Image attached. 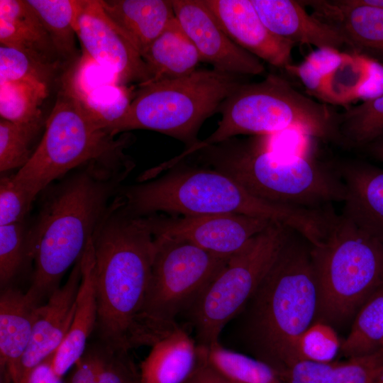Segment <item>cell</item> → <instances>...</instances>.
<instances>
[{
  "mask_svg": "<svg viewBox=\"0 0 383 383\" xmlns=\"http://www.w3.org/2000/svg\"><path fill=\"white\" fill-rule=\"evenodd\" d=\"M318 302L311 244L291 230L254 294L223 330L228 342L236 341L277 372L302 359L300 339L316 321Z\"/></svg>",
  "mask_w": 383,
  "mask_h": 383,
  "instance_id": "cell-3",
  "label": "cell"
},
{
  "mask_svg": "<svg viewBox=\"0 0 383 383\" xmlns=\"http://www.w3.org/2000/svg\"><path fill=\"white\" fill-rule=\"evenodd\" d=\"M383 94V65L368 58L367 78L357 93V99L363 101Z\"/></svg>",
  "mask_w": 383,
  "mask_h": 383,
  "instance_id": "cell-42",
  "label": "cell"
},
{
  "mask_svg": "<svg viewBox=\"0 0 383 383\" xmlns=\"http://www.w3.org/2000/svg\"><path fill=\"white\" fill-rule=\"evenodd\" d=\"M65 62L77 55L75 23L83 0H26Z\"/></svg>",
  "mask_w": 383,
  "mask_h": 383,
  "instance_id": "cell-26",
  "label": "cell"
},
{
  "mask_svg": "<svg viewBox=\"0 0 383 383\" xmlns=\"http://www.w3.org/2000/svg\"><path fill=\"white\" fill-rule=\"evenodd\" d=\"M348 53L331 48H316L303 62L314 79L323 86L324 80L343 62Z\"/></svg>",
  "mask_w": 383,
  "mask_h": 383,
  "instance_id": "cell-41",
  "label": "cell"
},
{
  "mask_svg": "<svg viewBox=\"0 0 383 383\" xmlns=\"http://www.w3.org/2000/svg\"><path fill=\"white\" fill-rule=\"evenodd\" d=\"M340 344L334 328L328 323L317 321L301 336L300 354L302 359L329 362L334 361Z\"/></svg>",
  "mask_w": 383,
  "mask_h": 383,
  "instance_id": "cell-36",
  "label": "cell"
},
{
  "mask_svg": "<svg viewBox=\"0 0 383 383\" xmlns=\"http://www.w3.org/2000/svg\"><path fill=\"white\" fill-rule=\"evenodd\" d=\"M44 128L30 160L14 174L35 199L53 181L90 162L134 167L124 152L131 136L116 138L104 130L101 116L71 82L59 89Z\"/></svg>",
  "mask_w": 383,
  "mask_h": 383,
  "instance_id": "cell-6",
  "label": "cell"
},
{
  "mask_svg": "<svg viewBox=\"0 0 383 383\" xmlns=\"http://www.w3.org/2000/svg\"><path fill=\"white\" fill-rule=\"evenodd\" d=\"M311 256L318 286L316 321L347 323L383 284V245L343 214H336L319 245H311Z\"/></svg>",
  "mask_w": 383,
  "mask_h": 383,
  "instance_id": "cell-9",
  "label": "cell"
},
{
  "mask_svg": "<svg viewBox=\"0 0 383 383\" xmlns=\"http://www.w3.org/2000/svg\"><path fill=\"white\" fill-rule=\"evenodd\" d=\"M198 346V345H197ZM184 383H234L223 377L207 362L198 346V362L195 370Z\"/></svg>",
  "mask_w": 383,
  "mask_h": 383,
  "instance_id": "cell-43",
  "label": "cell"
},
{
  "mask_svg": "<svg viewBox=\"0 0 383 383\" xmlns=\"http://www.w3.org/2000/svg\"><path fill=\"white\" fill-rule=\"evenodd\" d=\"M217 21L238 45L271 65L286 69L293 64L294 44L271 33L250 0H204Z\"/></svg>",
  "mask_w": 383,
  "mask_h": 383,
  "instance_id": "cell-17",
  "label": "cell"
},
{
  "mask_svg": "<svg viewBox=\"0 0 383 383\" xmlns=\"http://www.w3.org/2000/svg\"><path fill=\"white\" fill-rule=\"evenodd\" d=\"M81 257L74 265L65 284L39 306L31 338L18 365L14 383H23L36 367L56 353L66 337L74 314L82 279Z\"/></svg>",
  "mask_w": 383,
  "mask_h": 383,
  "instance_id": "cell-15",
  "label": "cell"
},
{
  "mask_svg": "<svg viewBox=\"0 0 383 383\" xmlns=\"http://www.w3.org/2000/svg\"><path fill=\"white\" fill-rule=\"evenodd\" d=\"M383 360L376 353L373 355L340 362L328 383H371Z\"/></svg>",
  "mask_w": 383,
  "mask_h": 383,
  "instance_id": "cell-38",
  "label": "cell"
},
{
  "mask_svg": "<svg viewBox=\"0 0 383 383\" xmlns=\"http://www.w3.org/2000/svg\"><path fill=\"white\" fill-rule=\"evenodd\" d=\"M182 159L220 171L256 197L277 204L321 209L343 203L346 195L334 165L280 151L273 147L271 135L199 142L184 151Z\"/></svg>",
  "mask_w": 383,
  "mask_h": 383,
  "instance_id": "cell-5",
  "label": "cell"
},
{
  "mask_svg": "<svg viewBox=\"0 0 383 383\" xmlns=\"http://www.w3.org/2000/svg\"><path fill=\"white\" fill-rule=\"evenodd\" d=\"M292 228L272 221L231 255L187 312L198 346L219 341L226 326L254 294L283 248Z\"/></svg>",
  "mask_w": 383,
  "mask_h": 383,
  "instance_id": "cell-10",
  "label": "cell"
},
{
  "mask_svg": "<svg viewBox=\"0 0 383 383\" xmlns=\"http://www.w3.org/2000/svg\"><path fill=\"white\" fill-rule=\"evenodd\" d=\"M367 3L383 7V0H365Z\"/></svg>",
  "mask_w": 383,
  "mask_h": 383,
  "instance_id": "cell-47",
  "label": "cell"
},
{
  "mask_svg": "<svg viewBox=\"0 0 383 383\" xmlns=\"http://www.w3.org/2000/svg\"><path fill=\"white\" fill-rule=\"evenodd\" d=\"M114 350L99 340L87 345L83 355L72 367L67 383H94Z\"/></svg>",
  "mask_w": 383,
  "mask_h": 383,
  "instance_id": "cell-37",
  "label": "cell"
},
{
  "mask_svg": "<svg viewBox=\"0 0 383 383\" xmlns=\"http://www.w3.org/2000/svg\"><path fill=\"white\" fill-rule=\"evenodd\" d=\"M155 235V250L143 309V327L152 346L179 324L228 259L185 240Z\"/></svg>",
  "mask_w": 383,
  "mask_h": 383,
  "instance_id": "cell-11",
  "label": "cell"
},
{
  "mask_svg": "<svg viewBox=\"0 0 383 383\" xmlns=\"http://www.w3.org/2000/svg\"><path fill=\"white\" fill-rule=\"evenodd\" d=\"M242 77L213 68L197 69L182 77L139 86L123 112L104 130L113 135L137 129L154 131L189 148L199 143L197 135L204 121L244 82Z\"/></svg>",
  "mask_w": 383,
  "mask_h": 383,
  "instance_id": "cell-8",
  "label": "cell"
},
{
  "mask_svg": "<svg viewBox=\"0 0 383 383\" xmlns=\"http://www.w3.org/2000/svg\"><path fill=\"white\" fill-rule=\"evenodd\" d=\"M367 57L348 52L343 62L324 80L316 98L331 106L357 100V93L367 78Z\"/></svg>",
  "mask_w": 383,
  "mask_h": 383,
  "instance_id": "cell-31",
  "label": "cell"
},
{
  "mask_svg": "<svg viewBox=\"0 0 383 383\" xmlns=\"http://www.w3.org/2000/svg\"><path fill=\"white\" fill-rule=\"evenodd\" d=\"M35 199L18 183L13 174L0 179V226L26 221Z\"/></svg>",
  "mask_w": 383,
  "mask_h": 383,
  "instance_id": "cell-35",
  "label": "cell"
},
{
  "mask_svg": "<svg viewBox=\"0 0 383 383\" xmlns=\"http://www.w3.org/2000/svg\"><path fill=\"white\" fill-rule=\"evenodd\" d=\"M340 362L296 360L276 372L284 383H328Z\"/></svg>",
  "mask_w": 383,
  "mask_h": 383,
  "instance_id": "cell-39",
  "label": "cell"
},
{
  "mask_svg": "<svg viewBox=\"0 0 383 383\" xmlns=\"http://www.w3.org/2000/svg\"><path fill=\"white\" fill-rule=\"evenodd\" d=\"M99 1L141 56L174 18L172 0Z\"/></svg>",
  "mask_w": 383,
  "mask_h": 383,
  "instance_id": "cell-22",
  "label": "cell"
},
{
  "mask_svg": "<svg viewBox=\"0 0 383 383\" xmlns=\"http://www.w3.org/2000/svg\"><path fill=\"white\" fill-rule=\"evenodd\" d=\"M123 208L145 216L243 214L278 222L315 243L323 236V209L272 203L256 197L239 182L215 169L172 158L149 170L138 184L121 190Z\"/></svg>",
  "mask_w": 383,
  "mask_h": 383,
  "instance_id": "cell-1",
  "label": "cell"
},
{
  "mask_svg": "<svg viewBox=\"0 0 383 383\" xmlns=\"http://www.w3.org/2000/svg\"><path fill=\"white\" fill-rule=\"evenodd\" d=\"M383 343V284L362 306L340 351L348 359L373 355Z\"/></svg>",
  "mask_w": 383,
  "mask_h": 383,
  "instance_id": "cell-27",
  "label": "cell"
},
{
  "mask_svg": "<svg viewBox=\"0 0 383 383\" xmlns=\"http://www.w3.org/2000/svg\"><path fill=\"white\" fill-rule=\"evenodd\" d=\"M43 123H17L0 119V172L19 170L32 157Z\"/></svg>",
  "mask_w": 383,
  "mask_h": 383,
  "instance_id": "cell-32",
  "label": "cell"
},
{
  "mask_svg": "<svg viewBox=\"0 0 383 383\" xmlns=\"http://www.w3.org/2000/svg\"><path fill=\"white\" fill-rule=\"evenodd\" d=\"M218 112L221 118L216 129L201 144H216L239 135H274L289 131L343 144L339 113L277 74L257 82H244L222 103Z\"/></svg>",
  "mask_w": 383,
  "mask_h": 383,
  "instance_id": "cell-7",
  "label": "cell"
},
{
  "mask_svg": "<svg viewBox=\"0 0 383 383\" xmlns=\"http://www.w3.org/2000/svg\"><path fill=\"white\" fill-rule=\"evenodd\" d=\"M365 147L374 158L383 162V135Z\"/></svg>",
  "mask_w": 383,
  "mask_h": 383,
  "instance_id": "cell-45",
  "label": "cell"
},
{
  "mask_svg": "<svg viewBox=\"0 0 383 383\" xmlns=\"http://www.w3.org/2000/svg\"><path fill=\"white\" fill-rule=\"evenodd\" d=\"M267 29L278 38L296 44L331 48L341 51L345 42L338 30L309 13L300 1L250 0Z\"/></svg>",
  "mask_w": 383,
  "mask_h": 383,
  "instance_id": "cell-19",
  "label": "cell"
},
{
  "mask_svg": "<svg viewBox=\"0 0 383 383\" xmlns=\"http://www.w3.org/2000/svg\"><path fill=\"white\" fill-rule=\"evenodd\" d=\"M0 43L49 63L65 62L26 0H0Z\"/></svg>",
  "mask_w": 383,
  "mask_h": 383,
  "instance_id": "cell-23",
  "label": "cell"
},
{
  "mask_svg": "<svg viewBox=\"0 0 383 383\" xmlns=\"http://www.w3.org/2000/svg\"><path fill=\"white\" fill-rule=\"evenodd\" d=\"M75 30L87 54L110 71L118 85L150 81L140 54L104 11L99 0H83Z\"/></svg>",
  "mask_w": 383,
  "mask_h": 383,
  "instance_id": "cell-13",
  "label": "cell"
},
{
  "mask_svg": "<svg viewBox=\"0 0 383 383\" xmlns=\"http://www.w3.org/2000/svg\"><path fill=\"white\" fill-rule=\"evenodd\" d=\"M40 306L18 289L9 286L1 290L0 365L6 382H15L18 365L29 344Z\"/></svg>",
  "mask_w": 383,
  "mask_h": 383,
  "instance_id": "cell-21",
  "label": "cell"
},
{
  "mask_svg": "<svg viewBox=\"0 0 383 383\" xmlns=\"http://www.w3.org/2000/svg\"><path fill=\"white\" fill-rule=\"evenodd\" d=\"M377 353L379 355L381 359L383 360V343L379 350Z\"/></svg>",
  "mask_w": 383,
  "mask_h": 383,
  "instance_id": "cell-48",
  "label": "cell"
},
{
  "mask_svg": "<svg viewBox=\"0 0 383 383\" xmlns=\"http://www.w3.org/2000/svg\"><path fill=\"white\" fill-rule=\"evenodd\" d=\"M338 125L344 145L365 147L383 135V94L346 109Z\"/></svg>",
  "mask_w": 383,
  "mask_h": 383,
  "instance_id": "cell-30",
  "label": "cell"
},
{
  "mask_svg": "<svg viewBox=\"0 0 383 383\" xmlns=\"http://www.w3.org/2000/svg\"><path fill=\"white\" fill-rule=\"evenodd\" d=\"M82 279L76 299V308L70 328L63 342L51 358V366L62 377L83 355L87 340L95 331L97 302L94 287L93 237L81 257Z\"/></svg>",
  "mask_w": 383,
  "mask_h": 383,
  "instance_id": "cell-20",
  "label": "cell"
},
{
  "mask_svg": "<svg viewBox=\"0 0 383 383\" xmlns=\"http://www.w3.org/2000/svg\"><path fill=\"white\" fill-rule=\"evenodd\" d=\"M172 4L177 21L201 62L215 70L240 76L264 73L261 60L231 39L204 0H172Z\"/></svg>",
  "mask_w": 383,
  "mask_h": 383,
  "instance_id": "cell-14",
  "label": "cell"
},
{
  "mask_svg": "<svg viewBox=\"0 0 383 383\" xmlns=\"http://www.w3.org/2000/svg\"><path fill=\"white\" fill-rule=\"evenodd\" d=\"M334 167L346 189L342 214L383 245V169L358 160Z\"/></svg>",
  "mask_w": 383,
  "mask_h": 383,
  "instance_id": "cell-18",
  "label": "cell"
},
{
  "mask_svg": "<svg viewBox=\"0 0 383 383\" xmlns=\"http://www.w3.org/2000/svg\"><path fill=\"white\" fill-rule=\"evenodd\" d=\"M60 65L15 48L0 46V82L23 81L50 89Z\"/></svg>",
  "mask_w": 383,
  "mask_h": 383,
  "instance_id": "cell-33",
  "label": "cell"
},
{
  "mask_svg": "<svg viewBox=\"0 0 383 383\" xmlns=\"http://www.w3.org/2000/svg\"><path fill=\"white\" fill-rule=\"evenodd\" d=\"M27 221L0 226V285L11 286L24 266L32 262Z\"/></svg>",
  "mask_w": 383,
  "mask_h": 383,
  "instance_id": "cell-34",
  "label": "cell"
},
{
  "mask_svg": "<svg viewBox=\"0 0 383 383\" xmlns=\"http://www.w3.org/2000/svg\"><path fill=\"white\" fill-rule=\"evenodd\" d=\"M197 362L194 338L178 325L151 346L139 368V383H184Z\"/></svg>",
  "mask_w": 383,
  "mask_h": 383,
  "instance_id": "cell-24",
  "label": "cell"
},
{
  "mask_svg": "<svg viewBox=\"0 0 383 383\" xmlns=\"http://www.w3.org/2000/svg\"><path fill=\"white\" fill-rule=\"evenodd\" d=\"M50 89L14 81L0 82L1 118L17 123H43L41 107Z\"/></svg>",
  "mask_w": 383,
  "mask_h": 383,
  "instance_id": "cell-29",
  "label": "cell"
},
{
  "mask_svg": "<svg viewBox=\"0 0 383 383\" xmlns=\"http://www.w3.org/2000/svg\"><path fill=\"white\" fill-rule=\"evenodd\" d=\"M140 370L129 351L116 349L94 383H139Z\"/></svg>",
  "mask_w": 383,
  "mask_h": 383,
  "instance_id": "cell-40",
  "label": "cell"
},
{
  "mask_svg": "<svg viewBox=\"0 0 383 383\" xmlns=\"http://www.w3.org/2000/svg\"><path fill=\"white\" fill-rule=\"evenodd\" d=\"M371 383H383V365L377 371Z\"/></svg>",
  "mask_w": 383,
  "mask_h": 383,
  "instance_id": "cell-46",
  "label": "cell"
},
{
  "mask_svg": "<svg viewBox=\"0 0 383 383\" xmlns=\"http://www.w3.org/2000/svg\"><path fill=\"white\" fill-rule=\"evenodd\" d=\"M145 216L154 235L185 240L224 258L238 252L272 222L235 213Z\"/></svg>",
  "mask_w": 383,
  "mask_h": 383,
  "instance_id": "cell-12",
  "label": "cell"
},
{
  "mask_svg": "<svg viewBox=\"0 0 383 383\" xmlns=\"http://www.w3.org/2000/svg\"><path fill=\"white\" fill-rule=\"evenodd\" d=\"M341 34L350 53L383 65V7L365 0L300 1Z\"/></svg>",
  "mask_w": 383,
  "mask_h": 383,
  "instance_id": "cell-16",
  "label": "cell"
},
{
  "mask_svg": "<svg viewBox=\"0 0 383 383\" xmlns=\"http://www.w3.org/2000/svg\"><path fill=\"white\" fill-rule=\"evenodd\" d=\"M93 246L99 340L127 351L150 346L143 309L155 243L147 217L128 213L117 196L94 233Z\"/></svg>",
  "mask_w": 383,
  "mask_h": 383,
  "instance_id": "cell-4",
  "label": "cell"
},
{
  "mask_svg": "<svg viewBox=\"0 0 383 383\" xmlns=\"http://www.w3.org/2000/svg\"><path fill=\"white\" fill-rule=\"evenodd\" d=\"M52 357L36 367L23 383H63L52 368Z\"/></svg>",
  "mask_w": 383,
  "mask_h": 383,
  "instance_id": "cell-44",
  "label": "cell"
},
{
  "mask_svg": "<svg viewBox=\"0 0 383 383\" xmlns=\"http://www.w3.org/2000/svg\"><path fill=\"white\" fill-rule=\"evenodd\" d=\"M132 170L90 162L51 187L30 228L34 271L26 294L34 303L43 304L60 287L65 272L82 257Z\"/></svg>",
  "mask_w": 383,
  "mask_h": 383,
  "instance_id": "cell-2",
  "label": "cell"
},
{
  "mask_svg": "<svg viewBox=\"0 0 383 383\" xmlns=\"http://www.w3.org/2000/svg\"><path fill=\"white\" fill-rule=\"evenodd\" d=\"M199 348L209 364L234 383H284L267 363L228 348L220 341Z\"/></svg>",
  "mask_w": 383,
  "mask_h": 383,
  "instance_id": "cell-28",
  "label": "cell"
},
{
  "mask_svg": "<svg viewBox=\"0 0 383 383\" xmlns=\"http://www.w3.org/2000/svg\"><path fill=\"white\" fill-rule=\"evenodd\" d=\"M142 57L150 74L148 83L187 76L197 70L201 62L197 50L175 16Z\"/></svg>",
  "mask_w": 383,
  "mask_h": 383,
  "instance_id": "cell-25",
  "label": "cell"
}]
</instances>
